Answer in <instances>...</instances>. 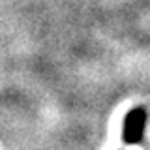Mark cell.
I'll list each match as a JSON object with an SVG mask.
<instances>
[{
    "mask_svg": "<svg viewBox=\"0 0 150 150\" xmlns=\"http://www.w3.org/2000/svg\"><path fill=\"white\" fill-rule=\"evenodd\" d=\"M146 109L144 107H133L124 118L122 126V141L126 144H137L143 139L144 126H146Z\"/></svg>",
    "mask_w": 150,
    "mask_h": 150,
    "instance_id": "1",
    "label": "cell"
}]
</instances>
